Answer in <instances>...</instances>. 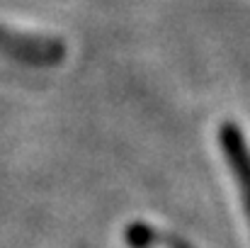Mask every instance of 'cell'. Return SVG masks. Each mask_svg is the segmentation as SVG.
Here are the masks:
<instances>
[{
	"label": "cell",
	"mask_w": 250,
	"mask_h": 248,
	"mask_svg": "<svg viewBox=\"0 0 250 248\" xmlns=\"http://www.w3.org/2000/svg\"><path fill=\"white\" fill-rule=\"evenodd\" d=\"M0 56L24 66H56L66 56V44L59 37L29 34L0 22Z\"/></svg>",
	"instance_id": "obj_1"
},
{
	"label": "cell",
	"mask_w": 250,
	"mask_h": 248,
	"mask_svg": "<svg viewBox=\"0 0 250 248\" xmlns=\"http://www.w3.org/2000/svg\"><path fill=\"white\" fill-rule=\"evenodd\" d=\"M219 146L229 161V168L236 178V185H238V192H241V200H243V207L248 212L250 219V146L246 134L233 124V122H224L219 127Z\"/></svg>",
	"instance_id": "obj_2"
},
{
	"label": "cell",
	"mask_w": 250,
	"mask_h": 248,
	"mask_svg": "<svg viewBox=\"0 0 250 248\" xmlns=\"http://www.w3.org/2000/svg\"><path fill=\"white\" fill-rule=\"evenodd\" d=\"M170 248H189L187 244H182L180 239H170Z\"/></svg>",
	"instance_id": "obj_3"
}]
</instances>
